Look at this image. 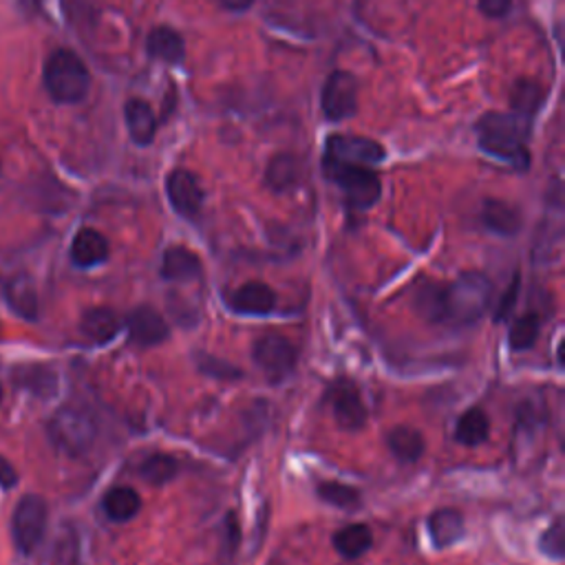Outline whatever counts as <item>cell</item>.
Listing matches in <instances>:
<instances>
[{"mask_svg": "<svg viewBox=\"0 0 565 565\" xmlns=\"http://www.w3.org/2000/svg\"><path fill=\"white\" fill-rule=\"evenodd\" d=\"M429 532L438 548H449L464 537V517L455 508H442L429 517Z\"/></svg>", "mask_w": 565, "mask_h": 565, "instance_id": "obj_22", "label": "cell"}, {"mask_svg": "<svg viewBox=\"0 0 565 565\" xmlns=\"http://www.w3.org/2000/svg\"><path fill=\"white\" fill-rule=\"evenodd\" d=\"M124 117H126V126H128V133L135 145L149 147L158 133V117H155L153 106L147 100L133 98L124 106Z\"/></svg>", "mask_w": 565, "mask_h": 565, "instance_id": "obj_14", "label": "cell"}, {"mask_svg": "<svg viewBox=\"0 0 565 565\" xmlns=\"http://www.w3.org/2000/svg\"><path fill=\"white\" fill-rule=\"evenodd\" d=\"M71 259L78 267H96L109 259V241L93 228H83L71 243Z\"/></svg>", "mask_w": 565, "mask_h": 565, "instance_id": "obj_16", "label": "cell"}, {"mask_svg": "<svg viewBox=\"0 0 565 565\" xmlns=\"http://www.w3.org/2000/svg\"><path fill=\"white\" fill-rule=\"evenodd\" d=\"M299 179H301V162L290 153L272 158L265 168V184L274 192L292 190L299 184Z\"/></svg>", "mask_w": 565, "mask_h": 565, "instance_id": "obj_20", "label": "cell"}, {"mask_svg": "<svg viewBox=\"0 0 565 565\" xmlns=\"http://www.w3.org/2000/svg\"><path fill=\"white\" fill-rule=\"evenodd\" d=\"M47 431L58 451L71 457H80L93 447L98 438V424L85 409L62 406L49 419Z\"/></svg>", "mask_w": 565, "mask_h": 565, "instance_id": "obj_4", "label": "cell"}, {"mask_svg": "<svg viewBox=\"0 0 565 565\" xmlns=\"http://www.w3.org/2000/svg\"><path fill=\"white\" fill-rule=\"evenodd\" d=\"M166 192H168V201L175 208L177 215H181L186 219H194L201 212L203 188L194 173H190L186 168L173 171L166 179Z\"/></svg>", "mask_w": 565, "mask_h": 565, "instance_id": "obj_11", "label": "cell"}, {"mask_svg": "<svg viewBox=\"0 0 565 565\" xmlns=\"http://www.w3.org/2000/svg\"><path fill=\"white\" fill-rule=\"evenodd\" d=\"M327 402L340 429L359 431L365 427L369 411L356 382H351L347 378L336 380L327 391Z\"/></svg>", "mask_w": 565, "mask_h": 565, "instance_id": "obj_8", "label": "cell"}, {"mask_svg": "<svg viewBox=\"0 0 565 565\" xmlns=\"http://www.w3.org/2000/svg\"><path fill=\"white\" fill-rule=\"evenodd\" d=\"M513 8V0H479V10L488 18H504Z\"/></svg>", "mask_w": 565, "mask_h": 565, "instance_id": "obj_35", "label": "cell"}, {"mask_svg": "<svg viewBox=\"0 0 565 565\" xmlns=\"http://www.w3.org/2000/svg\"><path fill=\"white\" fill-rule=\"evenodd\" d=\"M0 400H3V387H0Z\"/></svg>", "mask_w": 565, "mask_h": 565, "instance_id": "obj_38", "label": "cell"}, {"mask_svg": "<svg viewBox=\"0 0 565 565\" xmlns=\"http://www.w3.org/2000/svg\"><path fill=\"white\" fill-rule=\"evenodd\" d=\"M147 49L151 58L168 62V64H179L186 55V42L179 32L173 27H155L149 38H147Z\"/></svg>", "mask_w": 565, "mask_h": 565, "instance_id": "obj_17", "label": "cell"}, {"mask_svg": "<svg viewBox=\"0 0 565 565\" xmlns=\"http://www.w3.org/2000/svg\"><path fill=\"white\" fill-rule=\"evenodd\" d=\"M488 434H490V419H488V415H486L481 409H477V406L468 409V411L460 417L457 429H455V438H457V442H462L464 447H479L481 442H486Z\"/></svg>", "mask_w": 565, "mask_h": 565, "instance_id": "obj_28", "label": "cell"}, {"mask_svg": "<svg viewBox=\"0 0 565 565\" xmlns=\"http://www.w3.org/2000/svg\"><path fill=\"white\" fill-rule=\"evenodd\" d=\"M228 305L239 314L265 316L276 307V294L269 286H265V282L250 280L230 294Z\"/></svg>", "mask_w": 565, "mask_h": 565, "instance_id": "obj_13", "label": "cell"}, {"mask_svg": "<svg viewBox=\"0 0 565 565\" xmlns=\"http://www.w3.org/2000/svg\"><path fill=\"white\" fill-rule=\"evenodd\" d=\"M197 365L203 374L215 376L219 380H233V378H241V372L237 367H233L226 361L212 359V356H203V353H197Z\"/></svg>", "mask_w": 565, "mask_h": 565, "instance_id": "obj_32", "label": "cell"}, {"mask_svg": "<svg viewBox=\"0 0 565 565\" xmlns=\"http://www.w3.org/2000/svg\"><path fill=\"white\" fill-rule=\"evenodd\" d=\"M517 294H519V278H515V282H511V288L506 290V294L502 297V301L498 305V312H494V318H498V321L508 318V314L513 312V307L517 303Z\"/></svg>", "mask_w": 565, "mask_h": 565, "instance_id": "obj_34", "label": "cell"}, {"mask_svg": "<svg viewBox=\"0 0 565 565\" xmlns=\"http://www.w3.org/2000/svg\"><path fill=\"white\" fill-rule=\"evenodd\" d=\"M387 447L400 462H417L424 455V436L413 427H393L387 431Z\"/></svg>", "mask_w": 565, "mask_h": 565, "instance_id": "obj_24", "label": "cell"}, {"mask_svg": "<svg viewBox=\"0 0 565 565\" xmlns=\"http://www.w3.org/2000/svg\"><path fill=\"white\" fill-rule=\"evenodd\" d=\"M545 102V89L530 78H522L513 85L511 91V109L513 113L532 120V115L543 106Z\"/></svg>", "mask_w": 565, "mask_h": 565, "instance_id": "obj_25", "label": "cell"}, {"mask_svg": "<svg viewBox=\"0 0 565 565\" xmlns=\"http://www.w3.org/2000/svg\"><path fill=\"white\" fill-rule=\"evenodd\" d=\"M45 89L58 104H78L91 89V74L78 53L58 49L45 62Z\"/></svg>", "mask_w": 565, "mask_h": 565, "instance_id": "obj_2", "label": "cell"}, {"mask_svg": "<svg viewBox=\"0 0 565 565\" xmlns=\"http://www.w3.org/2000/svg\"><path fill=\"white\" fill-rule=\"evenodd\" d=\"M130 342L137 347H155L168 338V325L151 305L133 310L126 318Z\"/></svg>", "mask_w": 565, "mask_h": 565, "instance_id": "obj_12", "label": "cell"}, {"mask_svg": "<svg viewBox=\"0 0 565 565\" xmlns=\"http://www.w3.org/2000/svg\"><path fill=\"white\" fill-rule=\"evenodd\" d=\"M327 158L342 162V164L372 166V164H380L385 160V147L369 137L331 135L327 139Z\"/></svg>", "mask_w": 565, "mask_h": 565, "instance_id": "obj_10", "label": "cell"}, {"mask_svg": "<svg viewBox=\"0 0 565 565\" xmlns=\"http://www.w3.org/2000/svg\"><path fill=\"white\" fill-rule=\"evenodd\" d=\"M254 0H222V5L230 12H246L248 8H252Z\"/></svg>", "mask_w": 565, "mask_h": 565, "instance_id": "obj_37", "label": "cell"}, {"mask_svg": "<svg viewBox=\"0 0 565 565\" xmlns=\"http://www.w3.org/2000/svg\"><path fill=\"white\" fill-rule=\"evenodd\" d=\"M47 519H49L47 502L38 498V494H27V498L18 502L12 517V535L21 552L32 554L42 543Z\"/></svg>", "mask_w": 565, "mask_h": 565, "instance_id": "obj_6", "label": "cell"}, {"mask_svg": "<svg viewBox=\"0 0 565 565\" xmlns=\"http://www.w3.org/2000/svg\"><path fill=\"white\" fill-rule=\"evenodd\" d=\"M201 274V259L184 248V246H173L164 252L162 259V276L168 280H192Z\"/></svg>", "mask_w": 565, "mask_h": 565, "instance_id": "obj_18", "label": "cell"}, {"mask_svg": "<svg viewBox=\"0 0 565 565\" xmlns=\"http://www.w3.org/2000/svg\"><path fill=\"white\" fill-rule=\"evenodd\" d=\"M252 356L256 367L274 382L288 378L297 367V347L278 334L261 336L254 342Z\"/></svg>", "mask_w": 565, "mask_h": 565, "instance_id": "obj_7", "label": "cell"}, {"mask_svg": "<svg viewBox=\"0 0 565 565\" xmlns=\"http://www.w3.org/2000/svg\"><path fill=\"white\" fill-rule=\"evenodd\" d=\"M415 312L427 323L447 321V282H424L415 292Z\"/></svg>", "mask_w": 565, "mask_h": 565, "instance_id": "obj_19", "label": "cell"}, {"mask_svg": "<svg viewBox=\"0 0 565 565\" xmlns=\"http://www.w3.org/2000/svg\"><path fill=\"white\" fill-rule=\"evenodd\" d=\"M325 173L327 177L344 192L347 201L353 208H372L382 192L378 175L369 166L342 164L331 158H325Z\"/></svg>", "mask_w": 565, "mask_h": 565, "instance_id": "obj_5", "label": "cell"}, {"mask_svg": "<svg viewBox=\"0 0 565 565\" xmlns=\"http://www.w3.org/2000/svg\"><path fill=\"white\" fill-rule=\"evenodd\" d=\"M179 473V464L175 457L166 455V453H158L151 455L149 460H145V464L139 466V475L145 481L153 484V486H164L171 479H175V475Z\"/></svg>", "mask_w": 565, "mask_h": 565, "instance_id": "obj_29", "label": "cell"}, {"mask_svg": "<svg viewBox=\"0 0 565 565\" xmlns=\"http://www.w3.org/2000/svg\"><path fill=\"white\" fill-rule=\"evenodd\" d=\"M323 113L331 122H342L356 113L359 106V83L349 71H334L327 78L321 96Z\"/></svg>", "mask_w": 565, "mask_h": 565, "instance_id": "obj_9", "label": "cell"}, {"mask_svg": "<svg viewBox=\"0 0 565 565\" xmlns=\"http://www.w3.org/2000/svg\"><path fill=\"white\" fill-rule=\"evenodd\" d=\"M18 481V475H16V468L0 455V486L3 488H14Z\"/></svg>", "mask_w": 565, "mask_h": 565, "instance_id": "obj_36", "label": "cell"}, {"mask_svg": "<svg viewBox=\"0 0 565 565\" xmlns=\"http://www.w3.org/2000/svg\"><path fill=\"white\" fill-rule=\"evenodd\" d=\"M484 226L502 237H515L522 230V215L515 205L500 199H488L481 208Z\"/></svg>", "mask_w": 565, "mask_h": 565, "instance_id": "obj_15", "label": "cell"}, {"mask_svg": "<svg viewBox=\"0 0 565 565\" xmlns=\"http://www.w3.org/2000/svg\"><path fill=\"white\" fill-rule=\"evenodd\" d=\"M372 530L365 524H353L334 535V548L344 558H359L372 548Z\"/></svg>", "mask_w": 565, "mask_h": 565, "instance_id": "obj_27", "label": "cell"}, {"mask_svg": "<svg viewBox=\"0 0 565 565\" xmlns=\"http://www.w3.org/2000/svg\"><path fill=\"white\" fill-rule=\"evenodd\" d=\"M318 498L325 500L327 504L344 508V511H353L361 506V492L340 481H323L318 486Z\"/></svg>", "mask_w": 565, "mask_h": 565, "instance_id": "obj_30", "label": "cell"}, {"mask_svg": "<svg viewBox=\"0 0 565 565\" xmlns=\"http://www.w3.org/2000/svg\"><path fill=\"white\" fill-rule=\"evenodd\" d=\"M80 329H83V334H85L91 342L104 344V342H111V340L120 334L122 321H120V316H117L113 310H109V307H96V310H89V312L83 316Z\"/></svg>", "mask_w": 565, "mask_h": 565, "instance_id": "obj_21", "label": "cell"}, {"mask_svg": "<svg viewBox=\"0 0 565 565\" xmlns=\"http://www.w3.org/2000/svg\"><path fill=\"white\" fill-rule=\"evenodd\" d=\"M8 303L18 316H23L27 321H34L38 316V294H36L34 282L27 276H14L10 280Z\"/></svg>", "mask_w": 565, "mask_h": 565, "instance_id": "obj_26", "label": "cell"}, {"mask_svg": "<svg viewBox=\"0 0 565 565\" xmlns=\"http://www.w3.org/2000/svg\"><path fill=\"white\" fill-rule=\"evenodd\" d=\"M492 301V282L479 272H466L447 286V321L468 327L484 318Z\"/></svg>", "mask_w": 565, "mask_h": 565, "instance_id": "obj_3", "label": "cell"}, {"mask_svg": "<svg viewBox=\"0 0 565 565\" xmlns=\"http://www.w3.org/2000/svg\"><path fill=\"white\" fill-rule=\"evenodd\" d=\"M541 552H545L552 558H561L565 552V528L563 519H556L541 537Z\"/></svg>", "mask_w": 565, "mask_h": 565, "instance_id": "obj_33", "label": "cell"}, {"mask_svg": "<svg viewBox=\"0 0 565 565\" xmlns=\"http://www.w3.org/2000/svg\"><path fill=\"white\" fill-rule=\"evenodd\" d=\"M102 506H104V513L111 522H128L133 519L139 508H141V500L139 494L133 490V488H126V486H117V488H111L104 500H102Z\"/></svg>", "mask_w": 565, "mask_h": 565, "instance_id": "obj_23", "label": "cell"}, {"mask_svg": "<svg viewBox=\"0 0 565 565\" xmlns=\"http://www.w3.org/2000/svg\"><path fill=\"white\" fill-rule=\"evenodd\" d=\"M539 329H541V321L537 314H526V316L517 318L515 325L511 327V336H508L511 347L515 351L530 349L539 338Z\"/></svg>", "mask_w": 565, "mask_h": 565, "instance_id": "obj_31", "label": "cell"}, {"mask_svg": "<svg viewBox=\"0 0 565 565\" xmlns=\"http://www.w3.org/2000/svg\"><path fill=\"white\" fill-rule=\"evenodd\" d=\"M530 137V120L517 113H486L477 122V139L484 153L508 162L519 171L530 166V151L526 141Z\"/></svg>", "mask_w": 565, "mask_h": 565, "instance_id": "obj_1", "label": "cell"}]
</instances>
